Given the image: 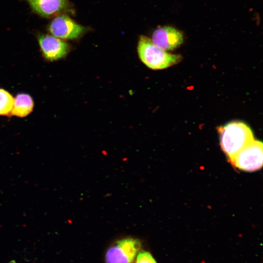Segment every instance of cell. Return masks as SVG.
I'll return each mask as SVG.
<instances>
[{"instance_id":"6da1fadb","label":"cell","mask_w":263,"mask_h":263,"mask_svg":"<svg viewBox=\"0 0 263 263\" xmlns=\"http://www.w3.org/2000/svg\"><path fill=\"white\" fill-rule=\"evenodd\" d=\"M218 131L221 149L228 160L254 140L250 128L240 121L230 122L219 127Z\"/></svg>"},{"instance_id":"7a4b0ae2","label":"cell","mask_w":263,"mask_h":263,"mask_svg":"<svg viewBox=\"0 0 263 263\" xmlns=\"http://www.w3.org/2000/svg\"><path fill=\"white\" fill-rule=\"evenodd\" d=\"M137 51L139 58L148 67L161 70L178 64L182 59L179 54H172L155 46L149 38L141 36Z\"/></svg>"},{"instance_id":"3957f363","label":"cell","mask_w":263,"mask_h":263,"mask_svg":"<svg viewBox=\"0 0 263 263\" xmlns=\"http://www.w3.org/2000/svg\"><path fill=\"white\" fill-rule=\"evenodd\" d=\"M142 247L138 238L127 237L114 242L105 254L106 263H132Z\"/></svg>"},{"instance_id":"277c9868","label":"cell","mask_w":263,"mask_h":263,"mask_svg":"<svg viewBox=\"0 0 263 263\" xmlns=\"http://www.w3.org/2000/svg\"><path fill=\"white\" fill-rule=\"evenodd\" d=\"M228 161L236 168L254 171L262 168L263 161V143L253 140Z\"/></svg>"},{"instance_id":"5b68a950","label":"cell","mask_w":263,"mask_h":263,"mask_svg":"<svg viewBox=\"0 0 263 263\" xmlns=\"http://www.w3.org/2000/svg\"><path fill=\"white\" fill-rule=\"evenodd\" d=\"M85 29L84 26L65 14L56 16L47 27L48 31L52 36L62 39L77 38L84 33Z\"/></svg>"},{"instance_id":"8992f818","label":"cell","mask_w":263,"mask_h":263,"mask_svg":"<svg viewBox=\"0 0 263 263\" xmlns=\"http://www.w3.org/2000/svg\"><path fill=\"white\" fill-rule=\"evenodd\" d=\"M37 38L42 54L48 61L63 58L70 51V47L66 42L53 36L40 33Z\"/></svg>"},{"instance_id":"52a82bcc","label":"cell","mask_w":263,"mask_h":263,"mask_svg":"<svg viewBox=\"0 0 263 263\" xmlns=\"http://www.w3.org/2000/svg\"><path fill=\"white\" fill-rule=\"evenodd\" d=\"M182 32L171 26H162L156 29L152 35L151 41L157 47L165 51H171L183 42Z\"/></svg>"},{"instance_id":"ba28073f","label":"cell","mask_w":263,"mask_h":263,"mask_svg":"<svg viewBox=\"0 0 263 263\" xmlns=\"http://www.w3.org/2000/svg\"><path fill=\"white\" fill-rule=\"evenodd\" d=\"M32 11L45 18L56 16L64 12L69 6L68 0H24Z\"/></svg>"},{"instance_id":"9c48e42d","label":"cell","mask_w":263,"mask_h":263,"mask_svg":"<svg viewBox=\"0 0 263 263\" xmlns=\"http://www.w3.org/2000/svg\"><path fill=\"white\" fill-rule=\"evenodd\" d=\"M34 101L27 94H19L14 98L11 115L23 117L29 115L33 110Z\"/></svg>"},{"instance_id":"30bf717a","label":"cell","mask_w":263,"mask_h":263,"mask_svg":"<svg viewBox=\"0 0 263 263\" xmlns=\"http://www.w3.org/2000/svg\"><path fill=\"white\" fill-rule=\"evenodd\" d=\"M14 98L4 89L0 88V115H11Z\"/></svg>"},{"instance_id":"8fae6325","label":"cell","mask_w":263,"mask_h":263,"mask_svg":"<svg viewBox=\"0 0 263 263\" xmlns=\"http://www.w3.org/2000/svg\"><path fill=\"white\" fill-rule=\"evenodd\" d=\"M135 263H157L152 255L146 251H140L137 254Z\"/></svg>"},{"instance_id":"7c38bea8","label":"cell","mask_w":263,"mask_h":263,"mask_svg":"<svg viewBox=\"0 0 263 263\" xmlns=\"http://www.w3.org/2000/svg\"><path fill=\"white\" fill-rule=\"evenodd\" d=\"M8 263H17V262L15 260H11Z\"/></svg>"}]
</instances>
